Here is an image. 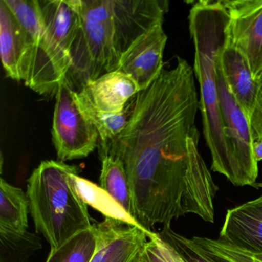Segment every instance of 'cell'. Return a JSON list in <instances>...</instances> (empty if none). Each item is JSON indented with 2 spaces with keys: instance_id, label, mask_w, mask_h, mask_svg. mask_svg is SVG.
<instances>
[{
  "instance_id": "cell-1",
  "label": "cell",
  "mask_w": 262,
  "mask_h": 262,
  "mask_svg": "<svg viewBox=\"0 0 262 262\" xmlns=\"http://www.w3.org/2000/svg\"><path fill=\"white\" fill-rule=\"evenodd\" d=\"M194 73L177 57L133 99L126 125L116 139L99 145L100 156L117 158L128 176L134 219L150 232L157 224L188 214L214 222L219 186L199 150V110Z\"/></svg>"
},
{
  "instance_id": "cell-2",
  "label": "cell",
  "mask_w": 262,
  "mask_h": 262,
  "mask_svg": "<svg viewBox=\"0 0 262 262\" xmlns=\"http://www.w3.org/2000/svg\"><path fill=\"white\" fill-rule=\"evenodd\" d=\"M229 14L223 0H202L188 16L190 36L194 47V76L200 88L199 110L205 142L211 156V169L238 185L237 169L224 132L219 103L216 62L226 41Z\"/></svg>"
},
{
  "instance_id": "cell-3",
  "label": "cell",
  "mask_w": 262,
  "mask_h": 262,
  "mask_svg": "<svg viewBox=\"0 0 262 262\" xmlns=\"http://www.w3.org/2000/svg\"><path fill=\"white\" fill-rule=\"evenodd\" d=\"M80 171L76 165L61 161H42L27 181V195L36 231L43 235L51 249L94 224L75 182L74 176Z\"/></svg>"
},
{
  "instance_id": "cell-4",
  "label": "cell",
  "mask_w": 262,
  "mask_h": 262,
  "mask_svg": "<svg viewBox=\"0 0 262 262\" xmlns=\"http://www.w3.org/2000/svg\"><path fill=\"white\" fill-rule=\"evenodd\" d=\"M41 29L26 85L56 96L71 67L72 46L80 25L78 0H38Z\"/></svg>"
},
{
  "instance_id": "cell-5",
  "label": "cell",
  "mask_w": 262,
  "mask_h": 262,
  "mask_svg": "<svg viewBox=\"0 0 262 262\" xmlns=\"http://www.w3.org/2000/svg\"><path fill=\"white\" fill-rule=\"evenodd\" d=\"M114 37L113 16L102 22L80 17V25L70 53L71 67L67 76L75 91L79 92L90 81L117 70L119 59L115 50Z\"/></svg>"
},
{
  "instance_id": "cell-6",
  "label": "cell",
  "mask_w": 262,
  "mask_h": 262,
  "mask_svg": "<svg viewBox=\"0 0 262 262\" xmlns=\"http://www.w3.org/2000/svg\"><path fill=\"white\" fill-rule=\"evenodd\" d=\"M52 135L61 162L86 158L99 146V133L82 111L77 92L67 78L56 94Z\"/></svg>"
},
{
  "instance_id": "cell-7",
  "label": "cell",
  "mask_w": 262,
  "mask_h": 262,
  "mask_svg": "<svg viewBox=\"0 0 262 262\" xmlns=\"http://www.w3.org/2000/svg\"><path fill=\"white\" fill-rule=\"evenodd\" d=\"M216 75L224 132L235 163L238 179L237 187L252 186L258 176V162L255 160L253 151L254 141L251 127L225 82L219 56L216 62Z\"/></svg>"
},
{
  "instance_id": "cell-8",
  "label": "cell",
  "mask_w": 262,
  "mask_h": 262,
  "mask_svg": "<svg viewBox=\"0 0 262 262\" xmlns=\"http://www.w3.org/2000/svg\"><path fill=\"white\" fill-rule=\"evenodd\" d=\"M229 14L226 33L248 60L253 77L262 78V0H223Z\"/></svg>"
},
{
  "instance_id": "cell-9",
  "label": "cell",
  "mask_w": 262,
  "mask_h": 262,
  "mask_svg": "<svg viewBox=\"0 0 262 262\" xmlns=\"http://www.w3.org/2000/svg\"><path fill=\"white\" fill-rule=\"evenodd\" d=\"M115 50L118 59L142 35L163 24L168 3L163 0H111Z\"/></svg>"
},
{
  "instance_id": "cell-10",
  "label": "cell",
  "mask_w": 262,
  "mask_h": 262,
  "mask_svg": "<svg viewBox=\"0 0 262 262\" xmlns=\"http://www.w3.org/2000/svg\"><path fill=\"white\" fill-rule=\"evenodd\" d=\"M38 39L24 29L5 0H1L0 54L8 77L27 82Z\"/></svg>"
},
{
  "instance_id": "cell-11",
  "label": "cell",
  "mask_w": 262,
  "mask_h": 262,
  "mask_svg": "<svg viewBox=\"0 0 262 262\" xmlns=\"http://www.w3.org/2000/svg\"><path fill=\"white\" fill-rule=\"evenodd\" d=\"M162 24L139 36L119 60L117 70L131 76L140 91L148 88L164 69L163 53L168 37Z\"/></svg>"
},
{
  "instance_id": "cell-12",
  "label": "cell",
  "mask_w": 262,
  "mask_h": 262,
  "mask_svg": "<svg viewBox=\"0 0 262 262\" xmlns=\"http://www.w3.org/2000/svg\"><path fill=\"white\" fill-rule=\"evenodd\" d=\"M95 225L98 245L90 262H138L148 234L152 232L110 217Z\"/></svg>"
},
{
  "instance_id": "cell-13",
  "label": "cell",
  "mask_w": 262,
  "mask_h": 262,
  "mask_svg": "<svg viewBox=\"0 0 262 262\" xmlns=\"http://www.w3.org/2000/svg\"><path fill=\"white\" fill-rule=\"evenodd\" d=\"M219 238L248 252L262 254V195L228 209Z\"/></svg>"
},
{
  "instance_id": "cell-14",
  "label": "cell",
  "mask_w": 262,
  "mask_h": 262,
  "mask_svg": "<svg viewBox=\"0 0 262 262\" xmlns=\"http://www.w3.org/2000/svg\"><path fill=\"white\" fill-rule=\"evenodd\" d=\"M219 60L225 82L249 122L255 104L258 82L253 77L246 58L228 36L219 53Z\"/></svg>"
},
{
  "instance_id": "cell-15",
  "label": "cell",
  "mask_w": 262,
  "mask_h": 262,
  "mask_svg": "<svg viewBox=\"0 0 262 262\" xmlns=\"http://www.w3.org/2000/svg\"><path fill=\"white\" fill-rule=\"evenodd\" d=\"M82 89L96 108L110 114L123 112L128 101L140 92L136 81L119 70L90 81Z\"/></svg>"
},
{
  "instance_id": "cell-16",
  "label": "cell",
  "mask_w": 262,
  "mask_h": 262,
  "mask_svg": "<svg viewBox=\"0 0 262 262\" xmlns=\"http://www.w3.org/2000/svg\"><path fill=\"white\" fill-rule=\"evenodd\" d=\"M0 195V227L19 232L27 231L30 212L27 193L1 179Z\"/></svg>"
},
{
  "instance_id": "cell-17",
  "label": "cell",
  "mask_w": 262,
  "mask_h": 262,
  "mask_svg": "<svg viewBox=\"0 0 262 262\" xmlns=\"http://www.w3.org/2000/svg\"><path fill=\"white\" fill-rule=\"evenodd\" d=\"M100 158L102 169L99 186L135 220L131 188L123 164L117 158L108 155Z\"/></svg>"
},
{
  "instance_id": "cell-18",
  "label": "cell",
  "mask_w": 262,
  "mask_h": 262,
  "mask_svg": "<svg viewBox=\"0 0 262 262\" xmlns=\"http://www.w3.org/2000/svg\"><path fill=\"white\" fill-rule=\"evenodd\" d=\"M77 99L82 111L99 133V145H104L116 139L125 128L131 114L133 101L122 113L110 114L96 108L83 89L77 92Z\"/></svg>"
},
{
  "instance_id": "cell-19",
  "label": "cell",
  "mask_w": 262,
  "mask_h": 262,
  "mask_svg": "<svg viewBox=\"0 0 262 262\" xmlns=\"http://www.w3.org/2000/svg\"><path fill=\"white\" fill-rule=\"evenodd\" d=\"M74 180L79 194L88 206L102 213L105 217L122 221L125 223L139 227V224L100 186L87 179L75 174ZM146 231V230H145Z\"/></svg>"
},
{
  "instance_id": "cell-20",
  "label": "cell",
  "mask_w": 262,
  "mask_h": 262,
  "mask_svg": "<svg viewBox=\"0 0 262 262\" xmlns=\"http://www.w3.org/2000/svg\"><path fill=\"white\" fill-rule=\"evenodd\" d=\"M95 222L92 228L78 233L59 248L51 249L47 262H90L98 245Z\"/></svg>"
},
{
  "instance_id": "cell-21",
  "label": "cell",
  "mask_w": 262,
  "mask_h": 262,
  "mask_svg": "<svg viewBox=\"0 0 262 262\" xmlns=\"http://www.w3.org/2000/svg\"><path fill=\"white\" fill-rule=\"evenodd\" d=\"M41 248L40 238L36 234L0 227V262H27Z\"/></svg>"
},
{
  "instance_id": "cell-22",
  "label": "cell",
  "mask_w": 262,
  "mask_h": 262,
  "mask_svg": "<svg viewBox=\"0 0 262 262\" xmlns=\"http://www.w3.org/2000/svg\"><path fill=\"white\" fill-rule=\"evenodd\" d=\"M159 237L172 247L185 262H230L212 251L198 245L192 238H188L173 231L171 225H164L158 232Z\"/></svg>"
},
{
  "instance_id": "cell-23",
  "label": "cell",
  "mask_w": 262,
  "mask_h": 262,
  "mask_svg": "<svg viewBox=\"0 0 262 262\" xmlns=\"http://www.w3.org/2000/svg\"><path fill=\"white\" fill-rule=\"evenodd\" d=\"M138 262H185L180 254L159 237L158 233L148 234Z\"/></svg>"
},
{
  "instance_id": "cell-24",
  "label": "cell",
  "mask_w": 262,
  "mask_h": 262,
  "mask_svg": "<svg viewBox=\"0 0 262 262\" xmlns=\"http://www.w3.org/2000/svg\"><path fill=\"white\" fill-rule=\"evenodd\" d=\"M198 245L212 251L230 262H259L248 251L240 249L220 238L212 239L207 237H192Z\"/></svg>"
},
{
  "instance_id": "cell-25",
  "label": "cell",
  "mask_w": 262,
  "mask_h": 262,
  "mask_svg": "<svg viewBox=\"0 0 262 262\" xmlns=\"http://www.w3.org/2000/svg\"><path fill=\"white\" fill-rule=\"evenodd\" d=\"M249 124L253 141L260 140L262 139V78L258 81V90Z\"/></svg>"
},
{
  "instance_id": "cell-26",
  "label": "cell",
  "mask_w": 262,
  "mask_h": 262,
  "mask_svg": "<svg viewBox=\"0 0 262 262\" xmlns=\"http://www.w3.org/2000/svg\"><path fill=\"white\" fill-rule=\"evenodd\" d=\"M253 151L257 162L262 161V139L257 142H253Z\"/></svg>"
},
{
  "instance_id": "cell-27",
  "label": "cell",
  "mask_w": 262,
  "mask_h": 262,
  "mask_svg": "<svg viewBox=\"0 0 262 262\" xmlns=\"http://www.w3.org/2000/svg\"><path fill=\"white\" fill-rule=\"evenodd\" d=\"M254 259L258 260L259 262H262V254H254V253L248 252Z\"/></svg>"
},
{
  "instance_id": "cell-28",
  "label": "cell",
  "mask_w": 262,
  "mask_h": 262,
  "mask_svg": "<svg viewBox=\"0 0 262 262\" xmlns=\"http://www.w3.org/2000/svg\"><path fill=\"white\" fill-rule=\"evenodd\" d=\"M252 187L255 188H262V183H257V182H256L255 184L252 185Z\"/></svg>"
}]
</instances>
